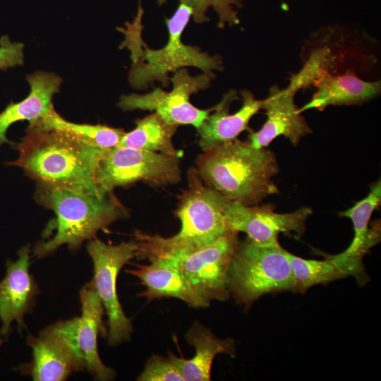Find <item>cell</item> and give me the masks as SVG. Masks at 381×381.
<instances>
[{
  "label": "cell",
  "instance_id": "cell-1",
  "mask_svg": "<svg viewBox=\"0 0 381 381\" xmlns=\"http://www.w3.org/2000/svg\"><path fill=\"white\" fill-rule=\"evenodd\" d=\"M35 199L52 210L55 219L37 243L34 255L42 258L63 245L78 250L83 243L96 237L114 222L128 217V210L114 192L97 191L83 186L36 183Z\"/></svg>",
  "mask_w": 381,
  "mask_h": 381
},
{
  "label": "cell",
  "instance_id": "cell-2",
  "mask_svg": "<svg viewBox=\"0 0 381 381\" xmlns=\"http://www.w3.org/2000/svg\"><path fill=\"white\" fill-rule=\"evenodd\" d=\"M25 131L20 142L13 145L18 158L8 165L21 168L36 183L103 190L95 181V171L104 150L57 130L27 128Z\"/></svg>",
  "mask_w": 381,
  "mask_h": 381
},
{
  "label": "cell",
  "instance_id": "cell-3",
  "mask_svg": "<svg viewBox=\"0 0 381 381\" xmlns=\"http://www.w3.org/2000/svg\"><path fill=\"white\" fill-rule=\"evenodd\" d=\"M197 171L205 184L230 202L258 205L279 193L272 177L279 171L274 153L237 139L203 151L196 160Z\"/></svg>",
  "mask_w": 381,
  "mask_h": 381
},
{
  "label": "cell",
  "instance_id": "cell-4",
  "mask_svg": "<svg viewBox=\"0 0 381 381\" xmlns=\"http://www.w3.org/2000/svg\"><path fill=\"white\" fill-rule=\"evenodd\" d=\"M192 14L190 6L180 3L174 15L165 20L169 39L166 45L158 49H150L141 37L143 10L140 5L133 23H126V28H119L125 35L121 47L131 51L133 64L128 80L133 88L143 90L155 81L167 87L170 83L169 74L186 66L198 68L212 77L214 71L222 70L219 56H210L199 47L182 42L183 31Z\"/></svg>",
  "mask_w": 381,
  "mask_h": 381
},
{
  "label": "cell",
  "instance_id": "cell-5",
  "mask_svg": "<svg viewBox=\"0 0 381 381\" xmlns=\"http://www.w3.org/2000/svg\"><path fill=\"white\" fill-rule=\"evenodd\" d=\"M188 188L179 197L176 215L180 231L171 237L134 233L138 245L135 256L152 252L194 249L208 245L229 230L224 211L230 202L208 185H204L196 169L188 173Z\"/></svg>",
  "mask_w": 381,
  "mask_h": 381
},
{
  "label": "cell",
  "instance_id": "cell-6",
  "mask_svg": "<svg viewBox=\"0 0 381 381\" xmlns=\"http://www.w3.org/2000/svg\"><path fill=\"white\" fill-rule=\"evenodd\" d=\"M228 289L236 303L249 309L262 296L290 291L295 282L284 249L238 241L228 272Z\"/></svg>",
  "mask_w": 381,
  "mask_h": 381
},
{
  "label": "cell",
  "instance_id": "cell-7",
  "mask_svg": "<svg viewBox=\"0 0 381 381\" xmlns=\"http://www.w3.org/2000/svg\"><path fill=\"white\" fill-rule=\"evenodd\" d=\"M237 231L229 230L212 243L194 249L153 252L142 258H162L177 267L184 282L198 297L202 308L213 300L226 301L230 296L228 272L239 241Z\"/></svg>",
  "mask_w": 381,
  "mask_h": 381
},
{
  "label": "cell",
  "instance_id": "cell-8",
  "mask_svg": "<svg viewBox=\"0 0 381 381\" xmlns=\"http://www.w3.org/2000/svg\"><path fill=\"white\" fill-rule=\"evenodd\" d=\"M180 157L116 146L102 151L95 171V181L104 191L144 181L164 186L181 180Z\"/></svg>",
  "mask_w": 381,
  "mask_h": 381
},
{
  "label": "cell",
  "instance_id": "cell-9",
  "mask_svg": "<svg viewBox=\"0 0 381 381\" xmlns=\"http://www.w3.org/2000/svg\"><path fill=\"white\" fill-rule=\"evenodd\" d=\"M137 249L135 241L111 245L95 237L87 244L94 267L93 277L87 284L97 293L107 315L110 346L129 340L133 332L131 320L119 301L116 280L123 265L135 256Z\"/></svg>",
  "mask_w": 381,
  "mask_h": 381
},
{
  "label": "cell",
  "instance_id": "cell-10",
  "mask_svg": "<svg viewBox=\"0 0 381 381\" xmlns=\"http://www.w3.org/2000/svg\"><path fill=\"white\" fill-rule=\"evenodd\" d=\"M79 317L51 325L37 337L29 334L31 362L19 367L35 381H63L73 373L83 371L85 363L80 352L77 330Z\"/></svg>",
  "mask_w": 381,
  "mask_h": 381
},
{
  "label": "cell",
  "instance_id": "cell-11",
  "mask_svg": "<svg viewBox=\"0 0 381 381\" xmlns=\"http://www.w3.org/2000/svg\"><path fill=\"white\" fill-rule=\"evenodd\" d=\"M212 78L205 73L192 76L186 68H182L170 78L173 84L171 91L166 92L157 87L145 95H124L117 105L123 111H154L168 123L192 125L198 128L213 111L214 107L209 109H198L190 102V97L207 89Z\"/></svg>",
  "mask_w": 381,
  "mask_h": 381
},
{
  "label": "cell",
  "instance_id": "cell-12",
  "mask_svg": "<svg viewBox=\"0 0 381 381\" xmlns=\"http://www.w3.org/2000/svg\"><path fill=\"white\" fill-rule=\"evenodd\" d=\"M312 210L303 207L293 212L279 214L270 206H246L237 202H229L224 211L228 228L244 232L253 243L266 246H279L280 233L291 236L292 232L301 237L306 230V222Z\"/></svg>",
  "mask_w": 381,
  "mask_h": 381
},
{
  "label": "cell",
  "instance_id": "cell-13",
  "mask_svg": "<svg viewBox=\"0 0 381 381\" xmlns=\"http://www.w3.org/2000/svg\"><path fill=\"white\" fill-rule=\"evenodd\" d=\"M380 202L381 183L379 180L371 186L370 193L364 199L339 213L340 217L350 218L353 226L354 236L348 248L337 255L322 254L347 276L354 277L361 286L368 280L363 258L380 241V221L372 224L371 226L369 225L371 215Z\"/></svg>",
  "mask_w": 381,
  "mask_h": 381
},
{
  "label": "cell",
  "instance_id": "cell-14",
  "mask_svg": "<svg viewBox=\"0 0 381 381\" xmlns=\"http://www.w3.org/2000/svg\"><path fill=\"white\" fill-rule=\"evenodd\" d=\"M18 259L6 262V273L0 282V334L11 333V324L17 322L19 329L25 326L24 316L30 313L39 294V287L29 272L30 265V245L18 252Z\"/></svg>",
  "mask_w": 381,
  "mask_h": 381
},
{
  "label": "cell",
  "instance_id": "cell-15",
  "mask_svg": "<svg viewBox=\"0 0 381 381\" xmlns=\"http://www.w3.org/2000/svg\"><path fill=\"white\" fill-rule=\"evenodd\" d=\"M296 93L289 87L282 90L274 85L270 89L262 107L266 110L267 121L258 131H251L248 135V141L253 147H267L279 135L284 136L293 145H296L303 137L311 133L295 104Z\"/></svg>",
  "mask_w": 381,
  "mask_h": 381
},
{
  "label": "cell",
  "instance_id": "cell-16",
  "mask_svg": "<svg viewBox=\"0 0 381 381\" xmlns=\"http://www.w3.org/2000/svg\"><path fill=\"white\" fill-rule=\"evenodd\" d=\"M241 95L242 107L236 112L229 114L231 103L238 99L236 92L230 90L214 107V112H211L197 128L199 145L202 151L232 141L244 131H252L249 121L262 109L263 99H257L251 92L246 90L241 92Z\"/></svg>",
  "mask_w": 381,
  "mask_h": 381
},
{
  "label": "cell",
  "instance_id": "cell-17",
  "mask_svg": "<svg viewBox=\"0 0 381 381\" xmlns=\"http://www.w3.org/2000/svg\"><path fill=\"white\" fill-rule=\"evenodd\" d=\"M81 315L79 317L77 339L87 372L97 380H113L116 372L102 361L97 349V337L107 335L102 318L104 309L97 293L87 284L80 291Z\"/></svg>",
  "mask_w": 381,
  "mask_h": 381
},
{
  "label": "cell",
  "instance_id": "cell-18",
  "mask_svg": "<svg viewBox=\"0 0 381 381\" xmlns=\"http://www.w3.org/2000/svg\"><path fill=\"white\" fill-rule=\"evenodd\" d=\"M186 341L195 348V354L190 359L179 358L169 352V360L176 365L184 381H209L214 357L226 353L234 357V340L221 339L198 321L194 322L185 334Z\"/></svg>",
  "mask_w": 381,
  "mask_h": 381
},
{
  "label": "cell",
  "instance_id": "cell-19",
  "mask_svg": "<svg viewBox=\"0 0 381 381\" xmlns=\"http://www.w3.org/2000/svg\"><path fill=\"white\" fill-rule=\"evenodd\" d=\"M329 68L323 71L313 84L318 90L312 99L299 109L322 111L329 105L358 104L375 98L380 92L379 81H365L348 71L341 75H332Z\"/></svg>",
  "mask_w": 381,
  "mask_h": 381
},
{
  "label": "cell",
  "instance_id": "cell-20",
  "mask_svg": "<svg viewBox=\"0 0 381 381\" xmlns=\"http://www.w3.org/2000/svg\"><path fill=\"white\" fill-rule=\"evenodd\" d=\"M30 86L28 96L19 102L11 103L0 113V147L11 143L6 137L10 126L17 121L32 122L47 114L52 108V98L59 92L61 79L52 73L37 71L26 77Z\"/></svg>",
  "mask_w": 381,
  "mask_h": 381
},
{
  "label": "cell",
  "instance_id": "cell-21",
  "mask_svg": "<svg viewBox=\"0 0 381 381\" xmlns=\"http://www.w3.org/2000/svg\"><path fill=\"white\" fill-rule=\"evenodd\" d=\"M149 265L135 264V269L126 272L138 277L146 289L138 294L148 301L175 298L189 307L198 308L202 305L184 282L177 267L169 260L162 258L149 259Z\"/></svg>",
  "mask_w": 381,
  "mask_h": 381
},
{
  "label": "cell",
  "instance_id": "cell-22",
  "mask_svg": "<svg viewBox=\"0 0 381 381\" xmlns=\"http://www.w3.org/2000/svg\"><path fill=\"white\" fill-rule=\"evenodd\" d=\"M135 125L118 146L182 157L183 152L175 148L171 140L179 126L168 123L156 112L136 120Z\"/></svg>",
  "mask_w": 381,
  "mask_h": 381
},
{
  "label": "cell",
  "instance_id": "cell-23",
  "mask_svg": "<svg viewBox=\"0 0 381 381\" xmlns=\"http://www.w3.org/2000/svg\"><path fill=\"white\" fill-rule=\"evenodd\" d=\"M28 128L60 131L102 150H108L118 146L125 134L121 128L99 124L75 123L68 121L63 119L54 108L42 117L29 123Z\"/></svg>",
  "mask_w": 381,
  "mask_h": 381
},
{
  "label": "cell",
  "instance_id": "cell-24",
  "mask_svg": "<svg viewBox=\"0 0 381 381\" xmlns=\"http://www.w3.org/2000/svg\"><path fill=\"white\" fill-rule=\"evenodd\" d=\"M292 270L294 293L305 294L317 284L327 285L330 282L347 277L335 264L325 258L324 260H306L284 250Z\"/></svg>",
  "mask_w": 381,
  "mask_h": 381
},
{
  "label": "cell",
  "instance_id": "cell-25",
  "mask_svg": "<svg viewBox=\"0 0 381 381\" xmlns=\"http://www.w3.org/2000/svg\"><path fill=\"white\" fill-rule=\"evenodd\" d=\"M233 6L241 8V0H192V16L198 23L207 21L209 18L206 12L210 7H212L218 15L219 28L224 27L226 24L233 26L239 23L238 12Z\"/></svg>",
  "mask_w": 381,
  "mask_h": 381
},
{
  "label": "cell",
  "instance_id": "cell-26",
  "mask_svg": "<svg viewBox=\"0 0 381 381\" xmlns=\"http://www.w3.org/2000/svg\"><path fill=\"white\" fill-rule=\"evenodd\" d=\"M329 54L328 49L316 50L300 72L291 77L288 87L297 92L299 89L313 85L323 71L329 68L332 61Z\"/></svg>",
  "mask_w": 381,
  "mask_h": 381
},
{
  "label": "cell",
  "instance_id": "cell-27",
  "mask_svg": "<svg viewBox=\"0 0 381 381\" xmlns=\"http://www.w3.org/2000/svg\"><path fill=\"white\" fill-rule=\"evenodd\" d=\"M137 380L184 381V379L169 358L153 355L147 361L144 370Z\"/></svg>",
  "mask_w": 381,
  "mask_h": 381
},
{
  "label": "cell",
  "instance_id": "cell-28",
  "mask_svg": "<svg viewBox=\"0 0 381 381\" xmlns=\"http://www.w3.org/2000/svg\"><path fill=\"white\" fill-rule=\"evenodd\" d=\"M0 69L18 64L22 61V47L20 44L12 43L6 37L0 40Z\"/></svg>",
  "mask_w": 381,
  "mask_h": 381
},
{
  "label": "cell",
  "instance_id": "cell-29",
  "mask_svg": "<svg viewBox=\"0 0 381 381\" xmlns=\"http://www.w3.org/2000/svg\"><path fill=\"white\" fill-rule=\"evenodd\" d=\"M167 0H157V2L159 6H162L164 4ZM191 1L192 0H179L180 3L186 4L191 7Z\"/></svg>",
  "mask_w": 381,
  "mask_h": 381
},
{
  "label": "cell",
  "instance_id": "cell-30",
  "mask_svg": "<svg viewBox=\"0 0 381 381\" xmlns=\"http://www.w3.org/2000/svg\"><path fill=\"white\" fill-rule=\"evenodd\" d=\"M3 343V340L0 338V345Z\"/></svg>",
  "mask_w": 381,
  "mask_h": 381
}]
</instances>
